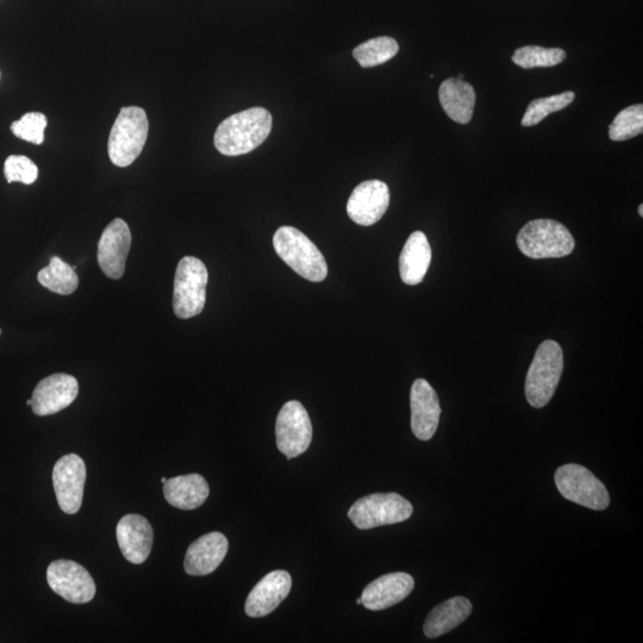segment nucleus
<instances>
[{"instance_id": "obj_1", "label": "nucleus", "mask_w": 643, "mask_h": 643, "mask_svg": "<svg viewBox=\"0 0 643 643\" xmlns=\"http://www.w3.org/2000/svg\"><path fill=\"white\" fill-rule=\"evenodd\" d=\"M272 126L271 112L264 108L241 111L218 126L214 137L215 147L226 156L251 153L267 140Z\"/></svg>"}, {"instance_id": "obj_2", "label": "nucleus", "mask_w": 643, "mask_h": 643, "mask_svg": "<svg viewBox=\"0 0 643 643\" xmlns=\"http://www.w3.org/2000/svg\"><path fill=\"white\" fill-rule=\"evenodd\" d=\"M279 258L299 276L312 283H321L328 276V265L320 249L307 235L293 227H280L273 236Z\"/></svg>"}, {"instance_id": "obj_3", "label": "nucleus", "mask_w": 643, "mask_h": 643, "mask_svg": "<svg viewBox=\"0 0 643 643\" xmlns=\"http://www.w3.org/2000/svg\"><path fill=\"white\" fill-rule=\"evenodd\" d=\"M563 371V348L553 340L543 341L535 353L526 378V397L533 408H545L551 402Z\"/></svg>"}, {"instance_id": "obj_4", "label": "nucleus", "mask_w": 643, "mask_h": 643, "mask_svg": "<svg viewBox=\"0 0 643 643\" xmlns=\"http://www.w3.org/2000/svg\"><path fill=\"white\" fill-rule=\"evenodd\" d=\"M517 246L530 259H558L574 251L576 242L564 224L554 220H534L517 235Z\"/></svg>"}, {"instance_id": "obj_5", "label": "nucleus", "mask_w": 643, "mask_h": 643, "mask_svg": "<svg viewBox=\"0 0 643 643\" xmlns=\"http://www.w3.org/2000/svg\"><path fill=\"white\" fill-rule=\"evenodd\" d=\"M149 131L146 111L129 106L122 108L111 129L108 152L117 167H128L139 158L145 148Z\"/></svg>"}, {"instance_id": "obj_6", "label": "nucleus", "mask_w": 643, "mask_h": 643, "mask_svg": "<svg viewBox=\"0 0 643 643\" xmlns=\"http://www.w3.org/2000/svg\"><path fill=\"white\" fill-rule=\"evenodd\" d=\"M209 274L202 260L185 257L180 260L174 278L173 310L181 320L202 314L206 302Z\"/></svg>"}, {"instance_id": "obj_7", "label": "nucleus", "mask_w": 643, "mask_h": 643, "mask_svg": "<svg viewBox=\"0 0 643 643\" xmlns=\"http://www.w3.org/2000/svg\"><path fill=\"white\" fill-rule=\"evenodd\" d=\"M412 513V504L398 493H373L355 502L348 517L355 527L367 530L407 521Z\"/></svg>"}, {"instance_id": "obj_8", "label": "nucleus", "mask_w": 643, "mask_h": 643, "mask_svg": "<svg viewBox=\"0 0 643 643\" xmlns=\"http://www.w3.org/2000/svg\"><path fill=\"white\" fill-rule=\"evenodd\" d=\"M560 495L573 503L592 510L602 511L609 507L607 488L588 468L567 464L558 468L554 476Z\"/></svg>"}, {"instance_id": "obj_9", "label": "nucleus", "mask_w": 643, "mask_h": 643, "mask_svg": "<svg viewBox=\"0 0 643 643\" xmlns=\"http://www.w3.org/2000/svg\"><path fill=\"white\" fill-rule=\"evenodd\" d=\"M312 424L307 409L297 401L287 402L277 417L276 436L280 452L287 460L297 458L311 445Z\"/></svg>"}, {"instance_id": "obj_10", "label": "nucleus", "mask_w": 643, "mask_h": 643, "mask_svg": "<svg viewBox=\"0 0 643 643\" xmlns=\"http://www.w3.org/2000/svg\"><path fill=\"white\" fill-rule=\"evenodd\" d=\"M47 580L51 589L73 604H85L96 596V584L86 568L72 560H56L49 565Z\"/></svg>"}, {"instance_id": "obj_11", "label": "nucleus", "mask_w": 643, "mask_h": 643, "mask_svg": "<svg viewBox=\"0 0 643 643\" xmlns=\"http://www.w3.org/2000/svg\"><path fill=\"white\" fill-rule=\"evenodd\" d=\"M86 466L77 454H67L55 464L53 484L59 507L68 515L77 514L83 504Z\"/></svg>"}, {"instance_id": "obj_12", "label": "nucleus", "mask_w": 643, "mask_h": 643, "mask_svg": "<svg viewBox=\"0 0 643 643\" xmlns=\"http://www.w3.org/2000/svg\"><path fill=\"white\" fill-rule=\"evenodd\" d=\"M389 205V186L382 180H367L355 187L348 199L347 212L359 226L370 227L382 220Z\"/></svg>"}, {"instance_id": "obj_13", "label": "nucleus", "mask_w": 643, "mask_h": 643, "mask_svg": "<svg viewBox=\"0 0 643 643\" xmlns=\"http://www.w3.org/2000/svg\"><path fill=\"white\" fill-rule=\"evenodd\" d=\"M130 246L131 233L128 224L121 218H116L105 228L98 243V264L106 277L110 279L123 277Z\"/></svg>"}, {"instance_id": "obj_14", "label": "nucleus", "mask_w": 643, "mask_h": 643, "mask_svg": "<svg viewBox=\"0 0 643 643\" xmlns=\"http://www.w3.org/2000/svg\"><path fill=\"white\" fill-rule=\"evenodd\" d=\"M411 429L418 440L429 441L438 430L441 407L438 393L427 380L416 379L410 393Z\"/></svg>"}, {"instance_id": "obj_15", "label": "nucleus", "mask_w": 643, "mask_h": 643, "mask_svg": "<svg viewBox=\"0 0 643 643\" xmlns=\"http://www.w3.org/2000/svg\"><path fill=\"white\" fill-rule=\"evenodd\" d=\"M78 393L79 384L76 378L70 374L56 373L37 384L31 398V408L37 416L58 414L76 401Z\"/></svg>"}, {"instance_id": "obj_16", "label": "nucleus", "mask_w": 643, "mask_h": 643, "mask_svg": "<svg viewBox=\"0 0 643 643\" xmlns=\"http://www.w3.org/2000/svg\"><path fill=\"white\" fill-rule=\"evenodd\" d=\"M118 546L129 563L141 565L151 555L154 532L147 518L130 514L122 518L116 529Z\"/></svg>"}, {"instance_id": "obj_17", "label": "nucleus", "mask_w": 643, "mask_h": 643, "mask_svg": "<svg viewBox=\"0 0 643 643\" xmlns=\"http://www.w3.org/2000/svg\"><path fill=\"white\" fill-rule=\"evenodd\" d=\"M292 578L289 572L278 570L268 573L249 593L245 609L249 617L260 618L273 613L289 596Z\"/></svg>"}, {"instance_id": "obj_18", "label": "nucleus", "mask_w": 643, "mask_h": 643, "mask_svg": "<svg viewBox=\"0 0 643 643\" xmlns=\"http://www.w3.org/2000/svg\"><path fill=\"white\" fill-rule=\"evenodd\" d=\"M415 588V580L408 573L385 574L362 592V605L368 610L380 611L404 601Z\"/></svg>"}, {"instance_id": "obj_19", "label": "nucleus", "mask_w": 643, "mask_h": 643, "mask_svg": "<svg viewBox=\"0 0 643 643\" xmlns=\"http://www.w3.org/2000/svg\"><path fill=\"white\" fill-rule=\"evenodd\" d=\"M229 542L222 533H209L199 538L187 549L185 571L190 576H208L227 557Z\"/></svg>"}, {"instance_id": "obj_20", "label": "nucleus", "mask_w": 643, "mask_h": 643, "mask_svg": "<svg viewBox=\"0 0 643 643\" xmlns=\"http://www.w3.org/2000/svg\"><path fill=\"white\" fill-rule=\"evenodd\" d=\"M432 262V247L426 234L415 232L409 236L399 257V273L404 284L418 285L423 282Z\"/></svg>"}, {"instance_id": "obj_21", "label": "nucleus", "mask_w": 643, "mask_h": 643, "mask_svg": "<svg viewBox=\"0 0 643 643\" xmlns=\"http://www.w3.org/2000/svg\"><path fill=\"white\" fill-rule=\"evenodd\" d=\"M209 485L201 474H186V476L167 479L164 484L166 501L174 508L193 510L201 507L208 499Z\"/></svg>"}, {"instance_id": "obj_22", "label": "nucleus", "mask_w": 643, "mask_h": 643, "mask_svg": "<svg viewBox=\"0 0 643 643\" xmlns=\"http://www.w3.org/2000/svg\"><path fill=\"white\" fill-rule=\"evenodd\" d=\"M442 109L454 122L470 123L476 106V91L467 81L451 78L443 81L439 90Z\"/></svg>"}, {"instance_id": "obj_23", "label": "nucleus", "mask_w": 643, "mask_h": 643, "mask_svg": "<svg viewBox=\"0 0 643 643\" xmlns=\"http://www.w3.org/2000/svg\"><path fill=\"white\" fill-rule=\"evenodd\" d=\"M472 610V603L465 597L448 599L430 611L424 622L423 632L429 639L440 638L464 623Z\"/></svg>"}, {"instance_id": "obj_24", "label": "nucleus", "mask_w": 643, "mask_h": 643, "mask_svg": "<svg viewBox=\"0 0 643 643\" xmlns=\"http://www.w3.org/2000/svg\"><path fill=\"white\" fill-rule=\"evenodd\" d=\"M37 280L43 287L61 296L72 295L79 285L76 271L58 257L52 258L51 264L37 274Z\"/></svg>"}, {"instance_id": "obj_25", "label": "nucleus", "mask_w": 643, "mask_h": 643, "mask_svg": "<svg viewBox=\"0 0 643 643\" xmlns=\"http://www.w3.org/2000/svg\"><path fill=\"white\" fill-rule=\"evenodd\" d=\"M399 52V45L389 36H380L376 39L361 43L354 49V59L364 68L376 67L390 61Z\"/></svg>"}, {"instance_id": "obj_26", "label": "nucleus", "mask_w": 643, "mask_h": 643, "mask_svg": "<svg viewBox=\"0 0 643 643\" xmlns=\"http://www.w3.org/2000/svg\"><path fill=\"white\" fill-rule=\"evenodd\" d=\"M566 59V52L560 48H543L526 46L516 49L513 55L515 65L526 70L536 67H553L560 65Z\"/></svg>"}, {"instance_id": "obj_27", "label": "nucleus", "mask_w": 643, "mask_h": 643, "mask_svg": "<svg viewBox=\"0 0 643 643\" xmlns=\"http://www.w3.org/2000/svg\"><path fill=\"white\" fill-rule=\"evenodd\" d=\"M643 133V105L636 104L624 109L615 117L609 127L611 141L621 142L633 139Z\"/></svg>"}, {"instance_id": "obj_28", "label": "nucleus", "mask_w": 643, "mask_h": 643, "mask_svg": "<svg viewBox=\"0 0 643 643\" xmlns=\"http://www.w3.org/2000/svg\"><path fill=\"white\" fill-rule=\"evenodd\" d=\"M576 95L572 91L561 93V95L535 99L528 105L526 114L522 118L523 127H534L553 112L561 111L572 104Z\"/></svg>"}, {"instance_id": "obj_29", "label": "nucleus", "mask_w": 643, "mask_h": 643, "mask_svg": "<svg viewBox=\"0 0 643 643\" xmlns=\"http://www.w3.org/2000/svg\"><path fill=\"white\" fill-rule=\"evenodd\" d=\"M47 124L46 115L41 112H28L20 121L11 124V131L18 139L40 146L45 142Z\"/></svg>"}, {"instance_id": "obj_30", "label": "nucleus", "mask_w": 643, "mask_h": 643, "mask_svg": "<svg viewBox=\"0 0 643 643\" xmlns=\"http://www.w3.org/2000/svg\"><path fill=\"white\" fill-rule=\"evenodd\" d=\"M4 174L8 183L34 184L39 177V168L24 155H11L4 164Z\"/></svg>"}, {"instance_id": "obj_31", "label": "nucleus", "mask_w": 643, "mask_h": 643, "mask_svg": "<svg viewBox=\"0 0 643 643\" xmlns=\"http://www.w3.org/2000/svg\"><path fill=\"white\" fill-rule=\"evenodd\" d=\"M639 215H640V217H643V205L642 204L639 206Z\"/></svg>"}, {"instance_id": "obj_32", "label": "nucleus", "mask_w": 643, "mask_h": 643, "mask_svg": "<svg viewBox=\"0 0 643 643\" xmlns=\"http://www.w3.org/2000/svg\"><path fill=\"white\" fill-rule=\"evenodd\" d=\"M166 482H167V479H166L165 477H164V478H161V483H162V484H165Z\"/></svg>"}, {"instance_id": "obj_33", "label": "nucleus", "mask_w": 643, "mask_h": 643, "mask_svg": "<svg viewBox=\"0 0 643 643\" xmlns=\"http://www.w3.org/2000/svg\"><path fill=\"white\" fill-rule=\"evenodd\" d=\"M27 404H28V405H30V407H31V404H33V401H31V399H29V401L27 402Z\"/></svg>"}, {"instance_id": "obj_34", "label": "nucleus", "mask_w": 643, "mask_h": 643, "mask_svg": "<svg viewBox=\"0 0 643 643\" xmlns=\"http://www.w3.org/2000/svg\"><path fill=\"white\" fill-rule=\"evenodd\" d=\"M357 604H359V605L362 604L361 598L357 599Z\"/></svg>"}, {"instance_id": "obj_35", "label": "nucleus", "mask_w": 643, "mask_h": 643, "mask_svg": "<svg viewBox=\"0 0 643 643\" xmlns=\"http://www.w3.org/2000/svg\"><path fill=\"white\" fill-rule=\"evenodd\" d=\"M0 334H2V330H0Z\"/></svg>"}]
</instances>
